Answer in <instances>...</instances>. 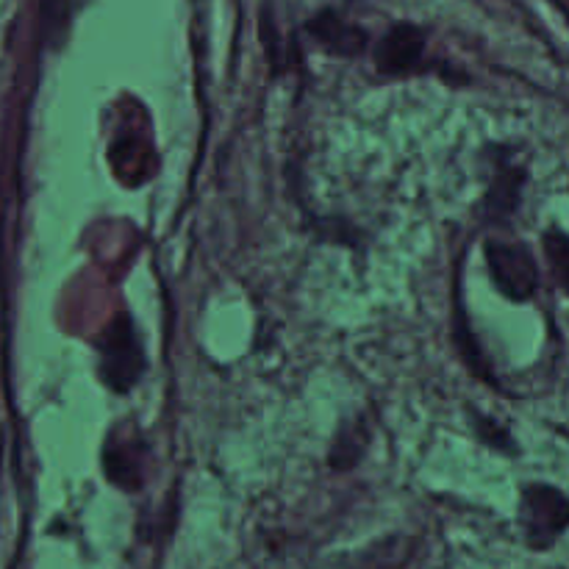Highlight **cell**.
Returning a JSON list of instances; mask_svg holds the SVG:
<instances>
[{
  "instance_id": "cell-9",
  "label": "cell",
  "mask_w": 569,
  "mask_h": 569,
  "mask_svg": "<svg viewBox=\"0 0 569 569\" xmlns=\"http://www.w3.org/2000/svg\"><path fill=\"white\" fill-rule=\"evenodd\" d=\"M476 428H478V437L483 439V442H489V445H495V448H503V450H509V442H506V433L503 431H498V428H495V422L492 420H483V422H478L476 420Z\"/></svg>"
},
{
  "instance_id": "cell-6",
  "label": "cell",
  "mask_w": 569,
  "mask_h": 569,
  "mask_svg": "<svg viewBox=\"0 0 569 569\" xmlns=\"http://www.w3.org/2000/svg\"><path fill=\"white\" fill-rule=\"evenodd\" d=\"M520 170H511V167H503L495 178V183L489 187V209H500V211H511L520 200Z\"/></svg>"
},
{
  "instance_id": "cell-5",
  "label": "cell",
  "mask_w": 569,
  "mask_h": 569,
  "mask_svg": "<svg viewBox=\"0 0 569 569\" xmlns=\"http://www.w3.org/2000/svg\"><path fill=\"white\" fill-rule=\"evenodd\" d=\"M309 31L320 39L326 48H331L339 56H353L365 48V31L356 26H348L339 14L333 11H322L317 20L309 22Z\"/></svg>"
},
{
  "instance_id": "cell-4",
  "label": "cell",
  "mask_w": 569,
  "mask_h": 569,
  "mask_svg": "<svg viewBox=\"0 0 569 569\" xmlns=\"http://www.w3.org/2000/svg\"><path fill=\"white\" fill-rule=\"evenodd\" d=\"M426 53V37L415 26H395L387 37L378 42L376 64L381 72H411L420 67Z\"/></svg>"
},
{
  "instance_id": "cell-1",
  "label": "cell",
  "mask_w": 569,
  "mask_h": 569,
  "mask_svg": "<svg viewBox=\"0 0 569 569\" xmlns=\"http://www.w3.org/2000/svg\"><path fill=\"white\" fill-rule=\"evenodd\" d=\"M100 376L114 392H128L144 370V353L139 345L133 322L126 315L117 317L98 342Z\"/></svg>"
},
{
  "instance_id": "cell-2",
  "label": "cell",
  "mask_w": 569,
  "mask_h": 569,
  "mask_svg": "<svg viewBox=\"0 0 569 569\" xmlns=\"http://www.w3.org/2000/svg\"><path fill=\"white\" fill-rule=\"evenodd\" d=\"M520 522L531 548H550L569 528V500L559 489L533 483L522 492Z\"/></svg>"
},
{
  "instance_id": "cell-8",
  "label": "cell",
  "mask_w": 569,
  "mask_h": 569,
  "mask_svg": "<svg viewBox=\"0 0 569 569\" xmlns=\"http://www.w3.org/2000/svg\"><path fill=\"white\" fill-rule=\"evenodd\" d=\"M76 3L78 0H42V20L50 37H59L64 31Z\"/></svg>"
},
{
  "instance_id": "cell-3",
  "label": "cell",
  "mask_w": 569,
  "mask_h": 569,
  "mask_svg": "<svg viewBox=\"0 0 569 569\" xmlns=\"http://www.w3.org/2000/svg\"><path fill=\"white\" fill-rule=\"evenodd\" d=\"M489 272L503 295L515 300H526L537 292L539 272L526 248L509 242H489L487 244Z\"/></svg>"
},
{
  "instance_id": "cell-7",
  "label": "cell",
  "mask_w": 569,
  "mask_h": 569,
  "mask_svg": "<svg viewBox=\"0 0 569 569\" xmlns=\"http://www.w3.org/2000/svg\"><path fill=\"white\" fill-rule=\"evenodd\" d=\"M545 250H548L550 267H553L561 287L569 289V237L559 231H550L548 237H545Z\"/></svg>"
}]
</instances>
